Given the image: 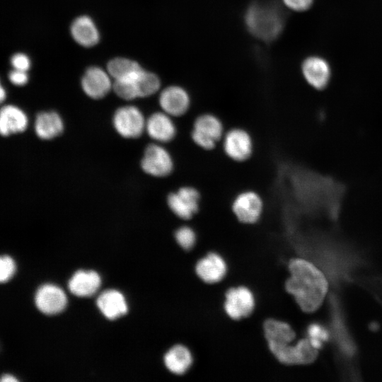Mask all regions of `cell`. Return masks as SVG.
<instances>
[{"label": "cell", "mask_w": 382, "mask_h": 382, "mask_svg": "<svg viewBox=\"0 0 382 382\" xmlns=\"http://www.w3.org/2000/svg\"><path fill=\"white\" fill-rule=\"evenodd\" d=\"M287 269L289 276L284 281L285 291L303 312H314L327 294L326 277L313 263L303 258L291 259Z\"/></svg>", "instance_id": "cell-1"}, {"label": "cell", "mask_w": 382, "mask_h": 382, "mask_svg": "<svg viewBox=\"0 0 382 382\" xmlns=\"http://www.w3.org/2000/svg\"><path fill=\"white\" fill-rule=\"evenodd\" d=\"M244 23L247 30L254 37L271 42L283 31L285 17L282 9L276 3L269 0H255L245 11Z\"/></svg>", "instance_id": "cell-2"}, {"label": "cell", "mask_w": 382, "mask_h": 382, "mask_svg": "<svg viewBox=\"0 0 382 382\" xmlns=\"http://www.w3.org/2000/svg\"><path fill=\"white\" fill-rule=\"evenodd\" d=\"M224 127L221 119L214 114L199 115L194 120L190 136L193 143L203 150H212L221 141Z\"/></svg>", "instance_id": "cell-3"}, {"label": "cell", "mask_w": 382, "mask_h": 382, "mask_svg": "<svg viewBox=\"0 0 382 382\" xmlns=\"http://www.w3.org/2000/svg\"><path fill=\"white\" fill-rule=\"evenodd\" d=\"M256 305L254 292L245 285L231 286L224 293L223 309L232 320L249 318L254 313Z\"/></svg>", "instance_id": "cell-4"}, {"label": "cell", "mask_w": 382, "mask_h": 382, "mask_svg": "<svg viewBox=\"0 0 382 382\" xmlns=\"http://www.w3.org/2000/svg\"><path fill=\"white\" fill-rule=\"evenodd\" d=\"M200 194L192 186L184 185L168 194L167 206L173 214L183 221H188L198 213Z\"/></svg>", "instance_id": "cell-5"}, {"label": "cell", "mask_w": 382, "mask_h": 382, "mask_svg": "<svg viewBox=\"0 0 382 382\" xmlns=\"http://www.w3.org/2000/svg\"><path fill=\"white\" fill-rule=\"evenodd\" d=\"M268 349L279 363L286 366L311 364L318 355V349L311 345L307 337L299 340L294 345L291 343Z\"/></svg>", "instance_id": "cell-6"}, {"label": "cell", "mask_w": 382, "mask_h": 382, "mask_svg": "<svg viewBox=\"0 0 382 382\" xmlns=\"http://www.w3.org/2000/svg\"><path fill=\"white\" fill-rule=\"evenodd\" d=\"M231 211L239 223L253 225L257 223L262 216L264 202L261 196L255 191L244 190L233 198Z\"/></svg>", "instance_id": "cell-7"}, {"label": "cell", "mask_w": 382, "mask_h": 382, "mask_svg": "<svg viewBox=\"0 0 382 382\" xmlns=\"http://www.w3.org/2000/svg\"><path fill=\"white\" fill-rule=\"evenodd\" d=\"M141 167L151 176L165 178L173 172L175 163L171 154L163 144L153 143L144 149Z\"/></svg>", "instance_id": "cell-8"}, {"label": "cell", "mask_w": 382, "mask_h": 382, "mask_svg": "<svg viewBox=\"0 0 382 382\" xmlns=\"http://www.w3.org/2000/svg\"><path fill=\"white\" fill-rule=\"evenodd\" d=\"M221 144L225 155L235 162L246 161L253 153V138L241 127H233L225 132Z\"/></svg>", "instance_id": "cell-9"}, {"label": "cell", "mask_w": 382, "mask_h": 382, "mask_svg": "<svg viewBox=\"0 0 382 382\" xmlns=\"http://www.w3.org/2000/svg\"><path fill=\"white\" fill-rule=\"evenodd\" d=\"M195 272L198 279L204 284L215 285L226 277L228 264L221 254L212 250L197 261Z\"/></svg>", "instance_id": "cell-10"}, {"label": "cell", "mask_w": 382, "mask_h": 382, "mask_svg": "<svg viewBox=\"0 0 382 382\" xmlns=\"http://www.w3.org/2000/svg\"><path fill=\"white\" fill-rule=\"evenodd\" d=\"M112 122L117 133L125 138H138L146 131V119L142 112L133 105L118 108L114 113Z\"/></svg>", "instance_id": "cell-11"}, {"label": "cell", "mask_w": 382, "mask_h": 382, "mask_svg": "<svg viewBox=\"0 0 382 382\" xmlns=\"http://www.w3.org/2000/svg\"><path fill=\"white\" fill-rule=\"evenodd\" d=\"M158 104L162 111L171 117L185 115L191 106V97L184 87L170 85L163 88L158 96Z\"/></svg>", "instance_id": "cell-12"}, {"label": "cell", "mask_w": 382, "mask_h": 382, "mask_svg": "<svg viewBox=\"0 0 382 382\" xmlns=\"http://www.w3.org/2000/svg\"><path fill=\"white\" fill-rule=\"evenodd\" d=\"M112 77L108 71L99 66H92L84 72L81 80L83 92L93 99L105 96L112 88Z\"/></svg>", "instance_id": "cell-13"}, {"label": "cell", "mask_w": 382, "mask_h": 382, "mask_svg": "<svg viewBox=\"0 0 382 382\" xmlns=\"http://www.w3.org/2000/svg\"><path fill=\"white\" fill-rule=\"evenodd\" d=\"M173 118L162 110L154 112L146 119V133L156 143L164 144L172 141L178 133Z\"/></svg>", "instance_id": "cell-14"}, {"label": "cell", "mask_w": 382, "mask_h": 382, "mask_svg": "<svg viewBox=\"0 0 382 382\" xmlns=\"http://www.w3.org/2000/svg\"><path fill=\"white\" fill-rule=\"evenodd\" d=\"M163 361L170 374L182 376L190 371L195 363V357L189 347L182 343H176L166 351Z\"/></svg>", "instance_id": "cell-15"}, {"label": "cell", "mask_w": 382, "mask_h": 382, "mask_svg": "<svg viewBox=\"0 0 382 382\" xmlns=\"http://www.w3.org/2000/svg\"><path fill=\"white\" fill-rule=\"evenodd\" d=\"M301 72L306 81L316 89L325 88L331 76L330 64L319 56L305 59L301 64Z\"/></svg>", "instance_id": "cell-16"}, {"label": "cell", "mask_w": 382, "mask_h": 382, "mask_svg": "<svg viewBox=\"0 0 382 382\" xmlns=\"http://www.w3.org/2000/svg\"><path fill=\"white\" fill-rule=\"evenodd\" d=\"M35 304L43 313L52 315L60 313L66 305L64 292L58 286L45 284L35 294Z\"/></svg>", "instance_id": "cell-17"}, {"label": "cell", "mask_w": 382, "mask_h": 382, "mask_svg": "<svg viewBox=\"0 0 382 382\" xmlns=\"http://www.w3.org/2000/svg\"><path fill=\"white\" fill-rule=\"evenodd\" d=\"M263 332L268 348L286 345L293 343L296 339L295 330L289 323L274 318L264 321Z\"/></svg>", "instance_id": "cell-18"}, {"label": "cell", "mask_w": 382, "mask_h": 382, "mask_svg": "<svg viewBox=\"0 0 382 382\" xmlns=\"http://www.w3.org/2000/svg\"><path fill=\"white\" fill-rule=\"evenodd\" d=\"M70 33L74 40L84 47H91L100 41V33L93 20L86 15L76 18L71 24Z\"/></svg>", "instance_id": "cell-19"}, {"label": "cell", "mask_w": 382, "mask_h": 382, "mask_svg": "<svg viewBox=\"0 0 382 382\" xmlns=\"http://www.w3.org/2000/svg\"><path fill=\"white\" fill-rule=\"evenodd\" d=\"M28 117L19 108L4 105L0 113V132L3 136L23 132L28 126Z\"/></svg>", "instance_id": "cell-20"}, {"label": "cell", "mask_w": 382, "mask_h": 382, "mask_svg": "<svg viewBox=\"0 0 382 382\" xmlns=\"http://www.w3.org/2000/svg\"><path fill=\"white\" fill-rule=\"evenodd\" d=\"M100 277L94 271H77L69 282L70 291L77 296H90L100 286Z\"/></svg>", "instance_id": "cell-21"}, {"label": "cell", "mask_w": 382, "mask_h": 382, "mask_svg": "<svg viewBox=\"0 0 382 382\" xmlns=\"http://www.w3.org/2000/svg\"><path fill=\"white\" fill-rule=\"evenodd\" d=\"M97 306L109 319H115L127 311V306L123 295L116 290L103 292L97 299Z\"/></svg>", "instance_id": "cell-22"}, {"label": "cell", "mask_w": 382, "mask_h": 382, "mask_svg": "<svg viewBox=\"0 0 382 382\" xmlns=\"http://www.w3.org/2000/svg\"><path fill=\"white\" fill-rule=\"evenodd\" d=\"M64 129L61 117L55 112H41L37 115L35 131L42 139H51L59 135Z\"/></svg>", "instance_id": "cell-23"}, {"label": "cell", "mask_w": 382, "mask_h": 382, "mask_svg": "<svg viewBox=\"0 0 382 382\" xmlns=\"http://www.w3.org/2000/svg\"><path fill=\"white\" fill-rule=\"evenodd\" d=\"M143 69L136 61L125 57L113 58L107 64V71L114 81L134 79Z\"/></svg>", "instance_id": "cell-24"}, {"label": "cell", "mask_w": 382, "mask_h": 382, "mask_svg": "<svg viewBox=\"0 0 382 382\" xmlns=\"http://www.w3.org/2000/svg\"><path fill=\"white\" fill-rule=\"evenodd\" d=\"M332 308L333 330L335 331L340 348L345 354L352 357L356 351L354 343L347 332L341 313H339V311L336 309L334 304Z\"/></svg>", "instance_id": "cell-25"}, {"label": "cell", "mask_w": 382, "mask_h": 382, "mask_svg": "<svg viewBox=\"0 0 382 382\" xmlns=\"http://www.w3.org/2000/svg\"><path fill=\"white\" fill-rule=\"evenodd\" d=\"M161 86V82L158 75L144 69L136 79L138 98H146L156 93Z\"/></svg>", "instance_id": "cell-26"}, {"label": "cell", "mask_w": 382, "mask_h": 382, "mask_svg": "<svg viewBox=\"0 0 382 382\" xmlns=\"http://www.w3.org/2000/svg\"><path fill=\"white\" fill-rule=\"evenodd\" d=\"M175 243L183 250H192L198 243V235L191 226L183 224L178 226L173 232Z\"/></svg>", "instance_id": "cell-27"}, {"label": "cell", "mask_w": 382, "mask_h": 382, "mask_svg": "<svg viewBox=\"0 0 382 382\" xmlns=\"http://www.w3.org/2000/svg\"><path fill=\"white\" fill-rule=\"evenodd\" d=\"M306 335L311 345L317 349H320L330 338L328 329L317 322L308 325L306 328Z\"/></svg>", "instance_id": "cell-28"}, {"label": "cell", "mask_w": 382, "mask_h": 382, "mask_svg": "<svg viewBox=\"0 0 382 382\" xmlns=\"http://www.w3.org/2000/svg\"><path fill=\"white\" fill-rule=\"evenodd\" d=\"M139 75L131 79L114 81L112 88L116 95L120 98L127 100L137 98L136 79Z\"/></svg>", "instance_id": "cell-29"}, {"label": "cell", "mask_w": 382, "mask_h": 382, "mask_svg": "<svg viewBox=\"0 0 382 382\" xmlns=\"http://www.w3.org/2000/svg\"><path fill=\"white\" fill-rule=\"evenodd\" d=\"M15 272V264L11 257L8 255L1 257L0 260V281H8Z\"/></svg>", "instance_id": "cell-30"}, {"label": "cell", "mask_w": 382, "mask_h": 382, "mask_svg": "<svg viewBox=\"0 0 382 382\" xmlns=\"http://www.w3.org/2000/svg\"><path fill=\"white\" fill-rule=\"evenodd\" d=\"M11 64L13 69L28 71L31 66L29 57L21 52H18L12 55Z\"/></svg>", "instance_id": "cell-31"}, {"label": "cell", "mask_w": 382, "mask_h": 382, "mask_svg": "<svg viewBox=\"0 0 382 382\" xmlns=\"http://www.w3.org/2000/svg\"><path fill=\"white\" fill-rule=\"evenodd\" d=\"M282 1L288 9L301 12L308 10L311 6L313 0H282Z\"/></svg>", "instance_id": "cell-32"}, {"label": "cell", "mask_w": 382, "mask_h": 382, "mask_svg": "<svg viewBox=\"0 0 382 382\" xmlns=\"http://www.w3.org/2000/svg\"><path fill=\"white\" fill-rule=\"evenodd\" d=\"M8 79L16 86H23L28 81L27 71L13 69L8 74Z\"/></svg>", "instance_id": "cell-33"}, {"label": "cell", "mask_w": 382, "mask_h": 382, "mask_svg": "<svg viewBox=\"0 0 382 382\" xmlns=\"http://www.w3.org/2000/svg\"><path fill=\"white\" fill-rule=\"evenodd\" d=\"M1 382H16L18 380L11 375H4L1 379Z\"/></svg>", "instance_id": "cell-34"}, {"label": "cell", "mask_w": 382, "mask_h": 382, "mask_svg": "<svg viewBox=\"0 0 382 382\" xmlns=\"http://www.w3.org/2000/svg\"><path fill=\"white\" fill-rule=\"evenodd\" d=\"M1 94H0V97H1V100L3 101L6 97V91L4 90V87L1 86V91H0Z\"/></svg>", "instance_id": "cell-35"}]
</instances>
